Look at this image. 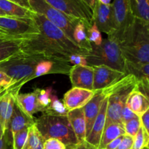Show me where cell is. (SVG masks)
<instances>
[{
    "label": "cell",
    "mask_w": 149,
    "mask_h": 149,
    "mask_svg": "<svg viewBox=\"0 0 149 149\" xmlns=\"http://www.w3.org/2000/svg\"><path fill=\"white\" fill-rule=\"evenodd\" d=\"M33 19L39 33L26 39L21 51L25 53L40 55L48 59L58 60L68 63L72 54L86 55L88 52L80 49L68 38L62 30L47 20L42 15L34 13Z\"/></svg>",
    "instance_id": "1"
},
{
    "label": "cell",
    "mask_w": 149,
    "mask_h": 149,
    "mask_svg": "<svg viewBox=\"0 0 149 149\" xmlns=\"http://www.w3.org/2000/svg\"><path fill=\"white\" fill-rule=\"evenodd\" d=\"M140 118H141V126L149 133V110L146 111L143 115H141Z\"/></svg>",
    "instance_id": "41"
},
{
    "label": "cell",
    "mask_w": 149,
    "mask_h": 149,
    "mask_svg": "<svg viewBox=\"0 0 149 149\" xmlns=\"http://www.w3.org/2000/svg\"><path fill=\"white\" fill-rule=\"evenodd\" d=\"M83 1L92 9L93 12V10H94L95 7L96 2H97V0H83Z\"/></svg>",
    "instance_id": "45"
},
{
    "label": "cell",
    "mask_w": 149,
    "mask_h": 149,
    "mask_svg": "<svg viewBox=\"0 0 149 149\" xmlns=\"http://www.w3.org/2000/svg\"><path fill=\"white\" fill-rule=\"evenodd\" d=\"M0 29L8 35L17 37L31 38L39 33V30L33 18L0 16Z\"/></svg>",
    "instance_id": "9"
},
{
    "label": "cell",
    "mask_w": 149,
    "mask_h": 149,
    "mask_svg": "<svg viewBox=\"0 0 149 149\" xmlns=\"http://www.w3.org/2000/svg\"><path fill=\"white\" fill-rule=\"evenodd\" d=\"M125 74L134 76L138 81L137 90L148 97L149 63H136L125 61Z\"/></svg>",
    "instance_id": "14"
},
{
    "label": "cell",
    "mask_w": 149,
    "mask_h": 149,
    "mask_svg": "<svg viewBox=\"0 0 149 149\" xmlns=\"http://www.w3.org/2000/svg\"><path fill=\"white\" fill-rule=\"evenodd\" d=\"M72 65L65 61L58 60L45 59L39 62L35 68L33 79L51 74H67Z\"/></svg>",
    "instance_id": "20"
},
{
    "label": "cell",
    "mask_w": 149,
    "mask_h": 149,
    "mask_svg": "<svg viewBox=\"0 0 149 149\" xmlns=\"http://www.w3.org/2000/svg\"><path fill=\"white\" fill-rule=\"evenodd\" d=\"M68 75L73 87L93 90L94 74L92 66L72 65Z\"/></svg>",
    "instance_id": "17"
},
{
    "label": "cell",
    "mask_w": 149,
    "mask_h": 149,
    "mask_svg": "<svg viewBox=\"0 0 149 149\" xmlns=\"http://www.w3.org/2000/svg\"><path fill=\"white\" fill-rule=\"evenodd\" d=\"M0 10L8 17L17 18H33L34 12L15 4L8 0H0Z\"/></svg>",
    "instance_id": "25"
},
{
    "label": "cell",
    "mask_w": 149,
    "mask_h": 149,
    "mask_svg": "<svg viewBox=\"0 0 149 149\" xmlns=\"http://www.w3.org/2000/svg\"><path fill=\"white\" fill-rule=\"evenodd\" d=\"M29 4L32 11L42 15L47 20L62 30L68 39L74 42L73 33L80 20L66 15L49 5L45 0H29Z\"/></svg>",
    "instance_id": "7"
},
{
    "label": "cell",
    "mask_w": 149,
    "mask_h": 149,
    "mask_svg": "<svg viewBox=\"0 0 149 149\" xmlns=\"http://www.w3.org/2000/svg\"><path fill=\"white\" fill-rule=\"evenodd\" d=\"M68 63H71L73 65H87L85 56L80 54H72L70 55L68 58Z\"/></svg>",
    "instance_id": "36"
},
{
    "label": "cell",
    "mask_w": 149,
    "mask_h": 149,
    "mask_svg": "<svg viewBox=\"0 0 149 149\" xmlns=\"http://www.w3.org/2000/svg\"><path fill=\"white\" fill-rule=\"evenodd\" d=\"M25 37L6 36L0 37V63L21 52Z\"/></svg>",
    "instance_id": "21"
},
{
    "label": "cell",
    "mask_w": 149,
    "mask_h": 149,
    "mask_svg": "<svg viewBox=\"0 0 149 149\" xmlns=\"http://www.w3.org/2000/svg\"><path fill=\"white\" fill-rule=\"evenodd\" d=\"M119 45L125 61L149 63V23L134 19Z\"/></svg>",
    "instance_id": "2"
},
{
    "label": "cell",
    "mask_w": 149,
    "mask_h": 149,
    "mask_svg": "<svg viewBox=\"0 0 149 149\" xmlns=\"http://www.w3.org/2000/svg\"><path fill=\"white\" fill-rule=\"evenodd\" d=\"M0 149H13V138L7 130L0 138Z\"/></svg>",
    "instance_id": "37"
},
{
    "label": "cell",
    "mask_w": 149,
    "mask_h": 149,
    "mask_svg": "<svg viewBox=\"0 0 149 149\" xmlns=\"http://www.w3.org/2000/svg\"><path fill=\"white\" fill-rule=\"evenodd\" d=\"M136 115L128 108L127 104H125L124 106L123 109H122V112H121V122L124 125L126 122H127L128 121L132 119Z\"/></svg>",
    "instance_id": "38"
},
{
    "label": "cell",
    "mask_w": 149,
    "mask_h": 149,
    "mask_svg": "<svg viewBox=\"0 0 149 149\" xmlns=\"http://www.w3.org/2000/svg\"><path fill=\"white\" fill-rule=\"evenodd\" d=\"M84 56L87 65H106L125 73V60L122 55L119 42L113 36L103 39L102 43L98 46L92 45L91 50Z\"/></svg>",
    "instance_id": "4"
},
{
    "label": "cell",
    "mask_w": 149,
    "mask_h": 149,
    "mask_svg": "<svg viewBox=\"0 0 149 149\" xmlns=\"http://www.w3.org/2000/svg\"><path fill=\"white\" fill-rule=\"evenodd\" d=\"M14 84H15V83L8 75H7L3 71H0V87L8 88Z\"/></svg>",
    "instance_id": "40"
},
{
    "label": "cell",
    "mask_w": 149,
    "mask_h": 149,
    "mask_svg": "<svg viewBox=\"0 0 149 149\" xmlns=\"http://www.w3.org/2000/svg\"><path fill=\"white\" fill-rule=\"evenodd\" d=\"M8 1H12V2L15 3V4L20 5L21 7H25L31 10L30 4H29V0H8Z\"/></svg>",
    "instance_id": "43"
},
{
    "label": "cell",
    "mask_w": 149,
    "mask_h": 149,
    "mask_svg": "<svg viewBox=\"0 0 149 149\" xmlns=\"http://www.w3.org/2000/svg\"><path fill=\"white\" fill-rule=\"evenodd\" d=\"M53 93V89L52 87H49L44 90H39L38 95V101L42 108L45 109V108L49 106L50 103V97L52 93Z\"/></svg>",
    "instance_id": "34"
},
{
    "label": "cell",
    "mask_w": 149,
    "mask_h": 149,
    "mask_svg": "<svg viewBox=\"0 0 149 149\" xmlns=\"http://www.w3.org/2000/svg\"><path fill=\"white\" fill-rule=\"evenodd\" d=\"M93 23L100 32L108 36H113L116 32L114 15L112 4H103L97 1L93 10Z\"/></svg>",
    "instance_id": "11"
},
{
    "label": "cell",
    "mask_w": 149,
    "mask_h": 149,
    "mask_svg": "<svg viewBox=\"0 0 149 149\" xmlns=\"http://www.w3.org/2000/svg\"><path fill=\"white\" fill-rule=\"evenodd\" d=\"M108 95L104 89L95 92V94L91 100L82 108L84 111L86 121V134L87 136L90 133L93 123L100 111L103 100Z\"/></svg>",
    "instance_id": "18"
},
{
    "label": "cell",
    "mask_w": 149,
    "mask_h": 149,
    "mask_svg": "<svg viewBox=\"0 0 149 149\" xmlns=\"http://www.w3.org/2000/svg\"><path fill=\"white\" fill-rule=\"evenodd\" d=\"M4 127H3L2 124L1 123V122H0V138H1L3 137V135H4Z\"/></svg>",
    "instance_id": "46"
},
{
    "label": "cell",
    "mask_w": 149,
    "mask_h": 149,
    "mask_svg": "<svg viewBox=\"0 0 149 149\" xmlns=\"http://www.w3.org/2000/svg\"><path fill=\"white\" fill-rule=\"evenodd\" d=\"M40 89L36 88L29 93H18L16 96L15 103L22 111L30 118L33 117V114L38 112H43L45 109L42 108L38 101V95Z\"/></svg>",
    "instance_id": "19"
},
{
    "label": "cell",
    "mask_w": 149,
    "mask_h": 149,
    "mask_svg": "<svg viewBox=\"0 0 149 149\" xmlns=\"http://www.w3.org/2000/svg\"><path fill=\"white\" fill-rule=\"evenodd\" d=\"M66 116L79 143L84 142L87 134L85 116L83 109H77L69 111Z\"/></svg>",
    "instance_id": "23"
},
{
    "label": "cell",
    "mask_w": 149,
    "mask_h": 149,
    "mask_svg": "<svg viewBox=\"0 0 149 149\" xmlns=\"http://www.w3.org/2000/svg\"><path fill=\"white\" fill-rule=\"evenodd\" d=\"M48 59L36 54L21 52L0 63V71L8 75L17 85L22 86L33 79L36 65L41 61Z\"/></svg>",
    "instance_id": "6"
},
{
    "label": "cell",
    "mask_w": 149,
    "mask_h": 149,
    "mask_svg": "<svg viewBox=\"0 0 149 149\" xmlns=\"http://www.w3.org/2000/svg\"><path fill=\"white\" fill-rule=\"evenodd\" d=\"M95 92L94 90L79 87H72L65 93L63 103L68 111L74 109H82L91 100Z\"/></svg>",
    "instance_id": "15"
},
{
    "label": "cell",
    "mask_w": 149,
    "mask_h": 149,
    "mask_svg": "<svg viewBox=\"0 0 149 149\" xmlns=\"http://www.w3.org/2000/svg\"><path fill=\"white\" fill-rule=\"evenodd\" d=\"M87 37L89 42L92 45L98 46L102 43L103 38H102L101 32L98 30L95 23H93L91 26L87 29Z\"/></svg>",
    "instance_id": "33"
},
{
    "label": "cell",
    "mask_w": 149,
    "mask_h": 149,
    "mask_svg": "<svg viewBox=\"0 0 149 149\" xmlns=\"http://www.w3.org/2000/svg\"><path fill=\"white\" fill-rule=\"evenodd\" d=\"M93 68V90H103L113 83L123 78L126 74L124 72L113 69L106 65H95Z\"/></svg>",
    "instance_id": "13"
},
{
    "label": "cell",
    "mask_w": 149,
    "mask_h": 149,
    "mask_svg": "<svg viewBox=\"0 0 149 149\" xmlns=\"http://www.w3.org/2000/svg\"><path fill=\"white\" fill-rule=\"evenodd\" d=\"M126 104L128 108L138 116H141L149 110L148 97L137 90H133L130 94Z\"/></svg>",
    "instance_id": "24"
},
{
    "label": "cell",
    "mask_w": 149,
    "mask_h": 149,
    "mask_svg": "<svg viewBox=\"0 0 149 149\" xmlns=\"http://www.w3.org/2000/svg\"><path fill=\"white\" fill-rule=\"evenodd\" d=\"M43 149H66V146L59 140L48 138L44 141Z\"/></svg>",
    "instance_id": "35"
},
{
    "label": "cell",
    "mask_w": 149,
    "mask_h": 149,
    "mask_svg": "<svg viewBox=\"0 0 149 149\" xmlns=\"http://www.w3.org/2000/svg\"><path fill=\"white\" fill-rule=\"evenodd\" d=\"M113 5L116 32L113 36L119 42L133 23L135 17L131 12L130 0H114Z\"/></svg>",
    "instance_id": "10"
},
{
    "label": "cell",
    "mask_w": 149,
    "mask_h": 149,
    "mask_svg": "<svg viewBox=\"0 0 149 149\" xmlns=\"http://www.w3.org/2000/svg\"><path fill=\"white\" fill-rule=\"evenodd\" d=\"M108 106V97L103 100L100 111L93 123L89 135L86 137L85 142L93 149H98L102 134L106 127V112Z\"/></svg>",
    "instance_id": "16"
},
{
    "label": "cell",
    "mask_w": 149,
    "mask_h": 149,
    "mask_svg": "<svg viewBox=\"0 0 149 149\" xmlns=\"http://www.w3.org/2000/svg\"><path fill=\"white\" fill-rule=\"evenodd\" d=\"M138 88V81L131 74H127L119 81L104 89L108 95L106 126L121 122V112L126 104L128 96Z\"/></svg>",
    "instance_id": "3"
},
{
    "label": "cell",
    "mask_w": 149,
    "mask_h": 149,
    "mask_svg": "<svg viewBox=\"0 0 149 149\" xmlns=\"http://www.w3.org/2000/svg\"><path fill=\"white\" fill-rule=\"evenodd\" d=\"M123 135H122V136L116 138V139H114L113 141H111V142L109 143L108 144L106 147H105V148H103V149H116L117 148L118 146H119V144H120L121 141H122V138H123Z\"/></svg>",
    "instance_id": "42"
},
{
    "label": "cell",
    "mask_w": 149,
    "mask_h": 149,
    "mask_svg": "<svg viewBox=\"0 0 149 149\" xmlns=\"http://www.w3.org/2000/svg\"><path fill=\"white\" fill-rule=\"evenodd\" d=\"M0 16H7V15H5V13H3V12L0 10Z\"/></svg>",
    "instance_id": "49"
},
{
    "label": "cell",
    "mask_w": 149,
    "mask_h": 149,
    "mask_svg": "<svg viewBox=\"0 0 149 149\" xmlns=\"http://www.w3.org/2000/svg\"><path fill=\"white\" fill-rule=\"evenodd\" d=\"M35 125L45 140L55 138L63 143L68 149L79 143L66 116L42 113L35 120Z\"/></svg>",
    "instance_id": "5"
},
{
    "label": "cell",
    "mask_w": 149,
    "mask_h": 149,
    "mask_svg": "<svg viewBox=\"0 0 149 149\" xmlns=\"http://www.w3.org/2000/svg\"><path fill=\"white\" fill-rule=\"evenodd\" d=\"M0 37H6V36H0Z\"/></svg>",
    "instance_id": "51"
},
{
    "label": "cell",
    "mask_w": 149,
    "mask_h": 149,
    "mask_svg": "<svg viewBox=\"0 0 149 149\" xmlns=\"http://www.w3.org/2000/svg\"><path fill=\"white\" fill-rule=\"evenodd\" d=\"M45 139L42 138L35 123L29 127V134L23 149H43Z\"/></svg>",
    "instance_id": "29"
},
{
    "label": "cell",
    "mask_w": 149,
    "mask_h": 149,
    "mask_svg": "<svg viewBox=\"0 0 149 149\" xmlns=\"http://www.w3.org/2000/svg\"><path fill=\"white\" fill-rule=\"evenodd\" d=\"M134 137L130 136L127 134H125L120 144L116 149H132Z\"/></svg>",
    "instance_id": "39"
},
{
    "label": "cell",
    "mask_w": 149,
    "mask_h": 149,
    "mask_svg": "<svg viewBox=\"0 0 149 149\" xmlns=\"http://www.w3.org/2000/svg\"><path fill=\"white\" fill-rule=\"evenodd\" d=\"M130 4L135 18L149 23V0H130Z\"/></svg>",
    "instance_id": "28"
},
{
    "label": "cell",
    "mask_w": 149,
    "mask_h": 149,
    "mask_svg": "<svg viewBox=\"0 0 149 149\" xmlns=\"http://www.w3.org/2000/svg\"><path fill=\"white\" fill-rule=\"evenodd\" d=\"M68 149H93V148H92L91 147H90V146H89L88 144L84 141V142L83 143H78L77 145L71 147V148Z\"/></svg>",
    "instance_id": "44"
},
{
    "label": "cell",
    "mask_w": 149,
    "mask_h": 149,
    "mask_svg": "<svg viewBox=\"0 0 149 149\" xmlns=\"http://www.w3.org/2000/svg\"><path fill=\"white\" fill-rule=\"evenodd\" d=\"M5 89H7V88H2V87H0V92H1L2 90H5Z\"/></svg>",
    "instance_id": "50"
},
{
    "label": "cell",
    "mask_w": 149,
    "mask_h": 149,
    "mask_svg": "<svg viewBox=\"0 0 149 149\" xmlns=\"http://www.w3.org/2000/svg\"><path fill=\"white\" fill-rule=\"evenodd\" d=\"M125 131L124 125L122 123H112L105 127L102 134L100 146L98 149H103L105 147L116 138L125 135Z\"/></svg>",
    "instance_id": "26"
},
{
    "label": "cell",
    "mask_w": 149,
    "mask_h": 149,
    "mask_svg": "<svg viewBox=\"0 0 149 149\" xmlns=\"http://www.w3.org/2000/svg\"><path fill=\"white\" fill-rule=\"evenodd\" d=\"M68 111L65 108L63 101H61L55 92L52 93L50 97V103L49 106L45 108L42 113L54 115V116H66Z\"/></svg>",
    "instance_id": "30"
},
{
    "label": "cell",
    "mask_w": 149,
    "mask_h": 149,
    "mask_svg": "<svg viewBox=\"0 0 149 149\" xmlns=\"http://www.w3.org/2000/svg\"><path fill=\"white\" fill-rule=\"evenodd\" d=\"M97 1L103 4H111V0H97Z\"/></svg>",
    "instance_id": "47"
},
{
    "label": "cell",
    "mask_w": 149,
    "mask_h": 149,
    "mask_svg": "<svg viewBox=\"0 0 149 149\" xmlns=\"http://www.w3.org/2000/svg\"><path fill=\"white\" fill-rule=\"evenodd\" d=\"M0 36H10V35L7 34L5 31H2L1 29H0Z\"/></svg>",
    "instance_id": "48"
},
{
    "label": "cell",
    "mask_w": 149,
    "mask_h": 149,
    "mask_svg": "<svg viewBox=\"0 0 149 149\" xmlns=\"http://www.w3.org/2000/svg\"><path fill=\"white\" fill-rule=\"evenodd\" d=\"M29 128L16 132L13 136V149H23L29 134Z\"/></svg>",
    "instance_id": "32"
},
{
    "label": "cell",
    "mask_w": 149,
    "mask_h": 149,
    "mask_svg": "<svg viewBox=\"0 0 149 149\" xmlns=\"http://www.w3.org/2000/svg\"><path fill=\"white\" fill-rule=\"evenodd\" d=\"M35 118H30L23 113L15 103L7 130L10 132L13 138V135L18 131L30 127L35 123Z\"/></svg>",
    "instance_id": "22"
},
{
    "label": "cell",
    "mask_w": 149,
    "mask_h": 149,
    "mask_svg": "<svg viewBox=\"0 0 149 149\" xmlns=\"http://www.w3.org/2000/svg\"><path fill=\"white\" fill-rule=\"evenodd\" d=\"M49 5L73 18L84 22L88 27L93 23V12L83 0H45Z\"/></svg>",
    "instance_id": "8"
},
{
    "label": "cell",
    "mask_w": 149,
    "mask_h": 149,
    "mask_svg": "<svg viewBox=\"0 0 149 149\" xmlns=\"http://www.w3.org/2000/svg\"><path fill=\"white\" fill-rule=\"evenodd\" d=\"M90 27L87 26L84 22L80 20L73 33L74 42L80 49L89 52L92 49V44L89 42L87 37V29Z\"/></svg>",
    "instance_id": "27"
},
{
    "label": "cell",
    "mask_w": 149,
    "mask_h": 149,
    "mask_svg": "<svg viewBox=\"0 0 149 149\" xmlns=\"http://www.w3.org/2000/svg\"><path fill=\"white\" fill-rule=\"evenodd\" d=\"M141 127V118L138 116H135L132 119L128 121L124 125L125 134L135 137Z\"/></svg>",
    "instance_id": "31"
},
{
    "label": "cell",
    "mask_w": 149,
    "mask_h": 149,
    "mask_svg": "<svg viewBox=\"0 0 149 149\" xmlns=\"http://www.w3.org/2000/svg\"><path fill=\"white\" fill-rule=\"evenodd\" d=\"M21 87L14 84L0 92V122L4 131L8 127V124L13 112L15 98Z\"/></svg>",
    "instance_id": "12"
}]
</instances>
